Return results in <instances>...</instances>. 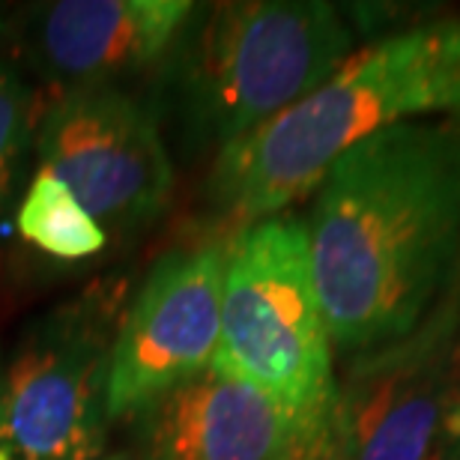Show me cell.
Segmentation results:
<instances>
[{
    "label": "cell",
    "instance_id": "30bf717a",
    "mask_svg": "<svg viewBox=\"0 0 460 460\" xmlns=\"http://www.w3.org/2000/svg\"><path fill=\"white\" fill-rule=\"evenodd\" d=\"M132 437V460H296L281 412L216 367L144 407Z\"/></svg>",
    "mask_w": 460,
    "mask_h": 460
},
{
    "label": "cell",
    "instance_id": "9c48e42d",
    "mask_svg": "<svg viewBox=\"0 0 460 460\" xmlns=\"http://www.w3.org/2000/svg\"><path fill=\"white\" fill-rule=\"evenodd\" d=\"M195 9L189 0H60L36 6L24 42L66 90L114 84L168 58Z\"/></svg>",
    "mask_w": 460,
    "mask_h": 460
},
{
    "label": "cell",
    "instance_id": "7c38bea8",
    "mask_svg": "<svg viewBox=\"0 0 460 460\" xmlns=\"http://www.w3.org/2000/svg\"><path fill=\"white\" fill-rule=\"evenodd\" d=\"M36 99L13 63L0 60V218L13 204L36 137Z\"/></svg>",
    "mask_w": 460,
    "mask_h": 460
},
{
    "label": "cell",
    "instance_id": "3957f363",
    "mask_svg": "<svg viewBox=\"0 0 460 460\" xmlns=\"http://www.w3.org/2000/svg\"><path fill=\"white\" fill-rule=\"evenodd\" d=\"M332 349L305 222L279 213L230 234L213 367L281 412L296 460H338Z\"/></svg>",
    "mask_w": 460,
    "mask_h": 460
},
{
    "label": "cell",
    "instance_id": "5b68a950",
    "mask_svg": "<svg viewBox=\"0 0 460 460\" xmlns=\"http://www.w3.org/2000/svg\"><path fill=\"white\" fill-rule=\"evenodd\" d=\"M128 305L102 281L33 320L0 376V446L15 460H99L108 448V374Z\"/></svg>",
    "mask_w": 460,
    "mask_h": 460
},
{
    "label": "cell",
    "instance_id": "7a4b0ae2",
    "mask_svg": "<svg viewBox=\"0 0 460 460\" xmlns=\"http://www.w3.org/2000/svg\"><path fill=\"white\" fill-rule=\"evenodd\" d=\"M430 117H460V18L389 33L349 58L279 117L218 150L209 200L243 230L320 186L367 137Z\"/></svg>",
    "mask_w": 460,
    "mask_h": 460
},
{
    "label": "cell",
    "instance_id": "52a82bcc",
    "mask_svg": "<svg viewBox=\"0 0 460 460\" xmlns=\"http://www.w3.org/2000/svg\"><path fill=\"white\" fill-rule=\"evenodd\" d=\"M460 349V281L392 344L338 380V460H448L446 412Z\"/></svg>",
    "mask_w": 460,
    "mask_h": 460
},
{
    "label": "cell",
    "instance_id": "6da1fadb",
    "mask_svg": "<svg viewBox=\"0 0 460 460\" xmlns=\"http://www.w3.org/2000/svg\"><path fill=\"white\" fill-rule=\"evenodd\" d=\"M308 252L332 347L392 344L460 281V117L392 126L314 189Z\"/></svg>",
    "mask_w": 460,
    "mask_h": 460
},
{
    "label": "cell",
    "instance_id": "9a60e30c",
    "mask_svg": "<svg viewBox=\"0 0 460 460\" xmlns=\"http://www.w3.org/2000/svg\"><path fill=\"white\" fill-rule=\"evenodd\" d=\"M0 376H4V356H0Z\"/></svg>",
    "mask_w": 460,
    "mask_h": 460
},
{
    "label": "cell",
    "instance_id": "5bb4252c",
    "mask_svg": "<svg viewBox=\"0 0 460 460\" xmlns=\"http://www.w3.org/2000/svg\"><path fill=\"white\" fill-rule=\"evenodd\" d=\"M99 460H132L128 455H105V457H99Z\"/></svg>",
    "mask_w": 460,
    "mask_h": 460
},
{
    "label": "cell",
    "instance_id": "2e32d148",
    "mask_svg": "<svg viewBox=\"0 0 460 460\" xmlns=\"http://www.w3.org/2000/svg\"><path fill=\"white\" fill-rule=\"evenodd\" d=\"M448 460H460V455H452V452H448Z\"/></svg>",
    "mask_w": 460,
    "mask_h": 460
},
{
    "label": "cell",
    "instance_id": "277c9868",
    "mask_svg": "<svg viewBox=\"0 0 460 460\" xmlns=\"http://www.w3.org/2000/svg\"><path fill=\"white\" fill-rule=\"evenodd\" d=\"M353 54V27L323 0L198 6L171 58L186 128L218 150L279 117Z\"/></svg>",
    "mask_w": 460,
    "mask_h": 460
},
{
    "label": "cell",
    "instance_id": "4fadbf2b",
    "mask_svg": "<svg viewBox=\"0 0 460 460\" xmlns=\"http://www.w3.org/2000/svg\"><path fill=\"white\" fill-rule=\"evenodd\" d=\"M446 439H448V452H452V455H460V349H457V358H455L452 392H448Z\"/></svg>",
    "mask_w": 460,
    "mask_h": 460
},
{
    "label": "cell",
    "instance_id": "8992f818",
    "mask_svg": "<svg viewBox=\"0 0 460 460\" xmlns=\"http://www.w3.org/2000/svg\"><path fill=\"white\" fill-rule=\"evenodd\" d=\"M33 150L108 239L150 227L173 195V162L155 114L117 84L69 87L36 123Z\"/></svg>",
    "mask_w": 460,
    "mask_h": 460
},
{
    "label": "cell",
    "instance_id": "ba28073f",
    "mask_svg": "<svg viewBox=\"0 0 460 460\" xmlns=\"http://www.w3.org/2000/svg\"><path fill=\"white\" fill-rule=\"evenodd\" d=\"M230 234L164 254L146 272L119 320L108 419L132 421L164 392L213 367L222 335Z\"/></svg>",
    "mask_w": 460,
    "mask_h": 460
},
{
    "label": "cell",
    "instance_id": "8fae6325",
    "mask_svg": "<svg viewBox=\"0 0 460 460\" xmlns=\"http://www.w3.org/2000/svg\"><path fill=\"white\" fill-rule=\"evenodd\" d=\"M15 230L36 252L58 261H90L108 248V234L49 168H36L15 209Z\"/></svg>",
    "mask_w": 460,
    "mask_h": 460
}]
</instances>
